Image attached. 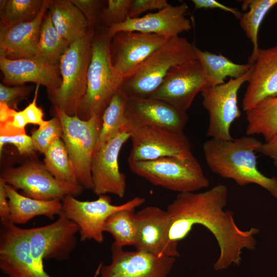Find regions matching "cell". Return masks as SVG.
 I'll return each instance as SVG.
<instances>
[{
    "instance_id": "obj_1",
    "label": "cell",
    "mask_w": 277,
    "mask_h": 277,
    "mask_svg": "<svg viewBox=\"0 0 277 277\" xmlns=\"http://www.w3.org/2000/svg\"><path fill=\"white\" fill-rule=\"evenodd\" d=\"M228 188L219 184L202 192L179 193L168 206L170 218V240L175 243L185 239L196 225L207 229L215 238L220 255L213 265L216 271L239 265L243 250H254L255 236L259 229L242 230L236 224L233 213L225 210Z\"/></svg>"
},
{
    "instance_id": "obj_2",
    "label": "cell",
    "mask_w": 277,
    "mask_h": 277,
    "mask_svg": "<svg viewBox=\"0 0 277 277\" xmlns=\"http://www.w3.org/2000/svg\"><path fill=\"white\" fill-rule=\"evenodd\" d=\"M262 144L249 135L231 140L210 138L204 143L202 148L212 172L233 180L240 186L258 185L277 199V177L265 175L257 167L255 153Z\"/></svg>"
},
{
    "instance_id": "obj_3",
    "label": "cell",
    "mask_w": 277,
    "mask_h": 277,
    "mask_svg": "<svg viewBox=\"0 0 277 277\" xmlns=\"http://www.w3.org/2000/svg\"><path fill=\"white\" fill-rule=\"evenodd\" d=\"M111 39L108 28L94 29L86 91L75 115L82 120H88L94 115L102 116L123 81L111 63Z\"/></svg>"
},
{
    "instance_id": "obj_4",
    "label": "cell",
    "mask_w": 277,
    "mask_h": 277,
    "mask_svg": "<svg viewBox=\"0 0 277 277\" xmlns=\"http://www.w3.org/2000/svg\"><path fill=\"white\" fill-rule=\"evenodd\" d=\"M195 47L179 35L168 38L131 74L123 80L118 91L127 99L149 97L172 68L197 59Z\"/></svg>"
},
{
    "instance_id": "obj_5",
    "label": "cell",
    "mask_w": 277,
    "mask_h": 277,
    "mask_svg": "<svg viewBox=\"0 0 277 277\" xmlns=\"http://www.w3.org/2000/svg\"><path fill=\"white\" fill-rule=\"evenodd\" d=\"M94 29L90 27L82 37L69 45L59 63L62 85L54 93L49 94L54 107L69 116L76 115L86 91Z\"/></svg>"
},
{
    "instance_id": "obj_6",
    "label": "cell",
    "mask_w": 277,
    "mask_h": 277,
    "mask_svg": "<svg viewBox=\"0 0 277 277\" xmlns=\"http://www.w3.org/2000/svg\"><path fill=\"white\" fill-rule=\"evenodd\" d=\"M128 165L133 173L151 184L178 193L195 192L210 184L194 156L187 159L166 157L129 162Z\"/></svg>"
},
{
    "instance_id": "obj_7",
    "label": "cell",
    "mask_w": 277,
    "mask_h": 277,
    "mask_svg": "<svg viewBox=\"0 0 277 277\" xmlns=\"http://www.w3.org/2000/svg\"><path fill=\"white\" fill-rule=\"evenodd\" d=\"M61 123L62 137L73 164L77 182L83 188L93 189L91 166L94 148L102 124V116L94 115L88 120L69 116L54 107Z\"/></svg>"
},
{
    "instance_id": "obj_8",
    "label": "cell",
    "mask_w": 277,
    "mask_h": 277,
    "mask_svg": "<svg viewBox=\"0 0 277 277\" xmlns=\"http://www.w3.org/2000/svg\"><path fill=\"white\" fill-rule=\"evenodd\" d=\"M125 128L131 134L132 142L128 163L166 157L187 159L194 156L184 132L126 123Z\"/></svg>"
},
{
    "instance_id": "obj_9",
    "label": "cell",
    "mask_w": 277,
    "mask_h": 277,
    "mask_svg": "<svg viewBox=\"0 0 277 277\" xmlns=\"http://www.w3.org/2000/svg\"><path fill=\"white\" fill-rule=\"evenodd\" d=\"M0 179L15 189L23 190L26 196L42 201L62 200L68 195L81 194L84 189L78 183L56 179L44 164L36 161L7 169Z\"/></svg>"
},
{
    "instance_id": "obj_10",
    "label": "cell",
    "mask_w": 277,
    "mask_h": 277,
    "mask_svg": "<svg viewBox=\"0 0 277 277\" xmlns=\"http://www.w3.org/2000/svg\"><path fill=\"white\" fill-rule=\"evenodd\" d=\"M145 201L143 197L135 196L115 205L112 204L110 197L106 194L99 195L97 199L91 201H81L72 195L62 200L63 212L79 227L81 241L93 240L98 243L104 241V224L112 214L125 208H137Z\"/></svg>"
},
{
    "instance_id": "obj_11",
    "label": "cell",
    "mask_w": 277,
    "mask_h": 277,
    "mask_svg": "<svg viewBox=\"0 0 277 277\" xmlns=\"http://www.w3.org/2000/svg\"><path fill=\"white\" fill-rule=\"evenodd\" d=\"M251 71L252 67L242 76L230 78L226 83L208 87L201 92L203 106L209 114L206 135L211 138H233L231 125L241 115L238 106V92L242 85L249 81Z\"/></svg>"
},
{
    "instance_id": "obj_12",
    "label": "cell",
    "mask_w": 277,
    "mask_h": 277,
    "mask_svg": "<svg viewBox=\"0 0 277 277\" xmlns=\"http://www.w3.org/2000/svg\"><path fill=\"white\" fill-rule=\"evenodd\" d=\"M102 265L93 277H98ZM0 269L8 277H51L32 257L26 229L10 221L1 223Z\"/></svg>"
},
{
    "instance_id": "obj_13",
    "label": "cell",
    "mask_w": 277,
    "mask_h": 277,
    "mask_svg": "<svg viewBox=\"0 0 277 277\" xmlns=\"http://www.w3.org/2000/svg\"><path fill=\"white\" fill-rule=\"evenodd\" d=\"M26 230L32 257L44 265V260H68L76 245L80 229L62 211L54 222Z\"/></svg>"
},
{
    "instance_id": "obj_14",
    "label": "cell",
    "mask_w": 277,
    "mask_h": 277,
    "mask_svg": "<svg viewBox=\"0 0 277 277\" xmlns=\"http://www.w3.org/2000/svg\"><path fill=\"white\" fill-rule=\"evenodd\" d=\"M209 87L197 59L172 68L161 86L148 98L162 100L187 113L199 93Z\"/></svg>"
},
{
    "instance_id": "obj_15",
    "label": "cell",
    "mask_w": 277,
    "mask_h": 277,
    "mask_svg": "<svg viewBox=\"0 0 277 277\" xmlns=\"http://www.w3.org/2000/svg\"><path fill=\"white\" fill-rule=\"evenodd\" d=\"M130 137V133L125 128L93 152L91 172L92 190L96 195L110 193L120 198L124 197L126 190V176L120 171L118 156L123 146Z\"/></svg>"
},
{
    "instance_id": "obj_16",
    "label": "cell",
    "mask_w": 277,
    "mask_h": 277,
    "mask_svg": "<svg viewBox=\"0 0 277 277\" xmlns=\"http://www.w3.org/2000/svg\"><path fill=\"white\" fill-rule=\"evenodd\" d=\"M136 250L159 256L177 258L178 243L169 238L170 218L167 210L147 206L135 213Z\"/></svg>"
},
{
    "instance_id": "obj_17",
    "label": "cell",
    "mask_w": 277,
    "mask_h": 277,
    "mask_svg": "<svg viewBox=\"0 0 277 277\" xmlns=\"http://www.w3.org/2000/svg\"><path fill=\"white\" fill-rule=\"evenodd\" d=\"M111 262L101 267L98 277H167L176 258L159 256L144 251H125L114 244Z\"/></svg>"
},
{
    "instance_id": "obj_18",
    "label": "cell",
    "mask_w": 277,
    "mask_h": 277,
    "mask_svg": "<svg viewBox=\"0 0 277 277\" xmlns=\"http://www.w3.org/2000/svg\"><path fill=\"white\" fill-rule=\"evenodd\" d=\"M168 38L155 34L122 31L111 37V63L124 78L131 74L154 51Z\"/></svg>"
},
{
    "instance_id": "obj_19",
    "label": "cell",
    "mask_w": 277,
    "mask_h": 277,
    "mask_svg": "<svg viewBox=\"0 0 277 277\" xmlns=\"http://www.w3.org/2000/svg\"><path fill=\"white\" fill-rule=\"evenodd\" d=\"M188 8L186 3L176 6L169 5L141 17H128L125 22L108 28V32L111 37L122 31L155 34L167 38L179 36L192 28L190 21L185 16Z\"/></svg>"
},
{
    "instance_id": "obj_20",
    "label": "cell",
    "mask_w": 277,
    "mask_h": 277,
    "mask_svg": "<svg viewBox=\"0 0 277 277\" xmlns=\"http://www.w3.org/2000/svg\"><path fill=\"white\" fill-rule=\"evenodd\" d=\"M0 69L4 76L3 84L7 86L33 83L46 87L51 94L62 83L59 66L52 65L40 56L14 60L0 56Z\"/></svg>"
},
{
    "instance_id": "obj_21",
    "label": "cell",
    "mask_w": 277,
    "mask_h": 277,
    "mask_svg": "<svg viewBox=\"0 0 277 277\" xmlns=\"http://www.w3.org/2000/svg\"><path fill=\"white\" fill-rule=\"evenodd\" d=\"M126 124L149 125L183 132L189 116L162 100L152 98H129L126 105Z\"/></svg>"
},
{
    "instance_id": "obj_22",
    "label": "cell",
    "mask_w": 277,
    "mask_h": 277,
    "mask_svg": "<svg viewBox=\"0 0 277 277\" xmlns=\"http://www.w3.org/2000/svg\"><path fill=\"white\" fill-rule=\"evenodd\" d=\"M50 2L44 0L40 12L33 19L0 28V56L12 60L38 56L41 25Z\"/></svg>"
},
{
    "instance_id": "obj_23",
    "label": "cell",
    "mask_w": 277,
    "mask_h": 277,
    "mask_svg": "<svg viewBox=\"0 0 277 277\" xmlns=\"http://www.w3.org/2000/svg\"><path fill=\"white\" fill-rule=\"evenodd\" d=\"M247 83L242 101L245 112L263 100L277 96V45L259 49Z\"/></svg>"
},
{
    "instance_id": "obj_24",
    "label": "cell",
    "mask_w": 277,
    "mask_h": 277,
    "mask_svg": "<svg viewBox=\"0 0 277 277\" xmlns=\"http://www.w3.org/2000/svg\"><path fill=\"white\" fill-rule=\"evenodd\" d=\"M5 188L10 207L9 221L14 224H25L39 215L53 220L63 211L61 200H38L19 194L10 185L5 184Z\"/></svg>"
},
{
    "instance_id": "obj_25",
    "label": "cell",
    "mask_w": 277,
    "mask_h": 277,
    "mask_svg": "<svg viewBox=\"0 0 277 277\" xmlns=\"http://www.w3.org/2000/svg\"><path fill=\"white\" fill-rule=\"evenodd\" d=\"M48 10L57 31L70 44L82 37L90 27L71 0L51 1Z\"/></svg>"
},
{
    "instance_id": "obj_26",
    "label": "cell",
    "mask_w": 277,
    "mask_h": 277,
    "mask_svg": "<svg viewBox=\"0 0 277 277\" xmlns=\"http://www.w3.org/2000/svg\"><path fill=\"white\" fill-rule=\"evenodd\" d=\"M195 52L203 69L209 87H213L225 83L227 77L238 78L244 75L252 67L249 63L239 64L221 54H216L208 51H203L196 47Z\"/></svg>"
},
{
    "instance_id": "obj_27",
    "label": "cell",
    "mask_w": 277,
    "mask_h": 277,
    "mask_svg": "<svg viewBox=\"0 0 277 277\" xmlns=\"http://www.w3.org/2000/svg\"><path fill=\"white\" fill-rule=\"evenodd\" d=\"M248 135H262L265 142L277 133V96L263 100L246 111Z\"/></svg>"
},
{
    "instance_id": "obj_28",
    "label": "cell",
    "mask_w": 277,
    "mask_h": 277,
    "mask_svg": "<svg viewBox=\"0 0 277 277\" xmlns=\"http://www.w3.org/2000/svg\"><path fill=\"white\" fill-rule=\"evenodd\" d=\"M277 4V0H248L244 1L243 10H249L242 14L240 25L247 37L253 45V50L248 58V63L253 65L259 49L258 34L260 25L268 12Z\"/></svg>"
},
{
    "instance_id": "obj_29",
    "label": "cell",
    "mask_w": 277,
    "mask_h": 277,
    "mask_svg": "<svg viewBox=\"0 0 277 277\" xmlns=\"http://www.w3.org/2000/svg\"><path fill=\"white\" fill-rule=\"evenodd\" d=\"M127 99L118 91L112 97L102 115V124L94 152L116 137L125 128Z\"/></svg>"
},
{
    "instance_id": "obj_30",
    "label": "cell",
    "mask_w": 277,
    "mask_h": 277,
    "mask_svg": "<svg viewBox=\"0 0 277 277\" xmlns=\"http://www.w3.org/2000/svg\"><path fill=\"white\" fill-rule=\"evenodd\" d=\"M70 44L55 29L49 11L41 25L38 43V56L50 64L59 66L61 58Z\"/></svg>"
},
{
    "instance_id": "obj_31",
    "label": "cell",
    "mask_w": 277,
    "mask_h": 277,
    "mask_svg": "<svg viewBox=\"0 0 277 277\" xmlns=\"http://www.w3.org/2000/svg\"><path fill=\"white\" fill-rule=\"evenodd\" d=\"M130 207L118 210L112 214L106 220L104 231L113 237L115 246L123 248L134 246L136 238L135 210Z\"/></svg>"
},
{
    "instance_id": "obj_32",
    "label": "cell",
    "mask_w": 277,
    "mask_h": 277,
    "mask_svg": "<svg viewBox=\"0 0 277 277\" xmlns=\"http://www.w3.org/2000/svg\"><path fill=\"white\" fill-rule=\"evenodd\" d=\"M44 0L1 1V27L9 28L33 19L40 12Z\"/></svg>"
},
{
    "instance_id": "obj_33",
    "label": "cell",
    "mask_w": 277,
    "mask_h": 277,
    "mask_svg": "<svg viewBox=\"0 0 277 277\" xmlns=\"http://www.w3.org/2000/svg\"><path fill=\"white\" fill-rule=\"evenodd\" d=\"M44 165L56 179L78 183L74 169L62 138L56 140L44 153Z\"/></svg>"
},
{
    "instance_id": "obj_34",
    "label": "cell",
    "mask_w": 277,
    "mask_h": 277,
    "mask_svg": "<svg viewBox=\"0 0 277 277\" xmlns=\"http://www.w3.org/2000/svg\"><path fill=\"white\" fill-rule=\"evenodd\" d=\"M63 128L57 116L45 123L32 133L31 138L35 150L45 153L57 139L62 138Z\"/></svg>"
},
{
    "instance_id": "obj_35",
    "label": "cell",
    "mask_w": 277,
    "mask_h": 277,
    "mask_svg": "<svg viewBox=\"0 0 277 277\" xmlns=\"http://www.w3.org/2000/svg\"><path fill=\"white\" fill-rule=\"evenodd\" d=\"M132 0H108L101 14L102 26L109 28L125 22L128 18Z\"/></svg>"
},
{
    "instance_id": "obj_36",
    "label": "cell",
    "mask_w": 277,
    "mask_h": 277,
    "mask_svg": "<svg viewBox=\"0 0 277 277\" xmlns=\"http://www.w3.org/2000/svg\"><path fill=\"white\" fill-rule=\"evenodd\" d=\"M87 20L90 27L94 28L103 27L101 14L106 2L100 0H71Z\"/></svg>"
},
{
    "instance_id": "obj_37",
    "label": "cell",
    "mask_w": 277,
    "mask_h": 277,
    "mask_svg": "<svg viewBox=\"0 0 277 277\" xmlns=\"http://www.w3.org/2000/svg\"><path fill=\"white\" fill-rule=\"evenodd\" d=\"M32 89L31 86L25 85L13 87L0 84V103L7 105L12 109H17L18 103L28 95Z\"/></svg>"
},
{
    "instance_id": "obj_38",
    "label": "cell",
    "mask_w": 277,
    "mask_h": 277,
    "mask_svg": "<svg viewBox=\"0 0 277 277\" xmlns=\"http://www.w3.org/2000/svg\"><path fill=\"white\" fill-rule=\"evenodd\" d=\"M27 124L28 122L23 111L14 110L7 118L0 122V136H10L25 134Z\"/></svg>"
},
{
    "instance_id": "obj_39",
    "label": "cell",
    "mask_w": 277,
    "mask_h": 277,
    "mask_svg": "<svg viewBox=\"0 0 277 277\" xmlns=\"http://www.w3.org/2000/svg\"><path fill=\"white\" fill-rule=\"evenodd\" d=\"M6 144L14 145L22 155L31 154L35 150L31 136L26 133L10 136H0L1 154Z\"/></svg>"
},
{
    "instance_id": "obj_40",
    "label": "cell",
    "mask_w": 277,
    "mask_h": 277,
    "mask_svg": "<svg viewBox=\"0 0 277 277\" xmlns=\"http://www.w3.org/2000/svg\"><path fill=\"white\" fill-rule=\"evenodd\" d=\"M169 4L166 0H132L129 18H136L141 14L149 10H161Z\"/></svg>"
},
{
    "instance_id": "obj_41",
    "label": "cell",
    "mask_w": 277,
    "mask_h": 277,
    "mask_svg": "<svg viewBox=\"0 0 277 277\" xmlns=\"http://www.w3.org/2000/svg\"><path fill=\"white\" fill-rule=\"evenodd\" d=\"M39 85H36L34 96L31 103L23 110L28 124L37 125L39 127L46 122L44 120V113L41 108L36 105V100Z\"/></svg>"
},
{
    "instance_id": "obj_42",
    "label": "cell",
    "mask_w": 277,
    "mask_h": 277,
    "mask_svg": "<svg viewBox=\"0 0 277 277\" xmlns=\"http://www.w3.org/2000/svg\"><path fill=\"white\" fill-rule=\"evenodd\" d=\"M195 9L217 8L230 12L240 19L242 14L237 9L226 6L215 0H192Z\"/></svg>"
},
{
    "instance_id": "obj_43",
    "label": "cell",
    "mask_w": 277,
    "mask_h": 277,
    "mask_svg": "<svg viewBox=\"0 0 277 277\" xmlns=\"http://www.w3.org/2000/svg\"><path fill=\"white\" fill-rule=\"evenodd\" d=\"M5 182L0 179V221H9L10 207L5 188Z\"/></svg>"
},
{
    "instance_id": "obj_44",
    "label": "cell",
    "mask_w": 277,
    "mask_h": 277,
    "mask_svg": "<svg viewBox=\"0 0 277 277\" xmlns=\"http://www.w3.org/2000/svg\"><path fill=\"white\" fill-rule=\"evenodd\" d=\"M258 152L270 157L277 167V133L269 141L262 143Z\"/></svg>"
}]
</instances>
